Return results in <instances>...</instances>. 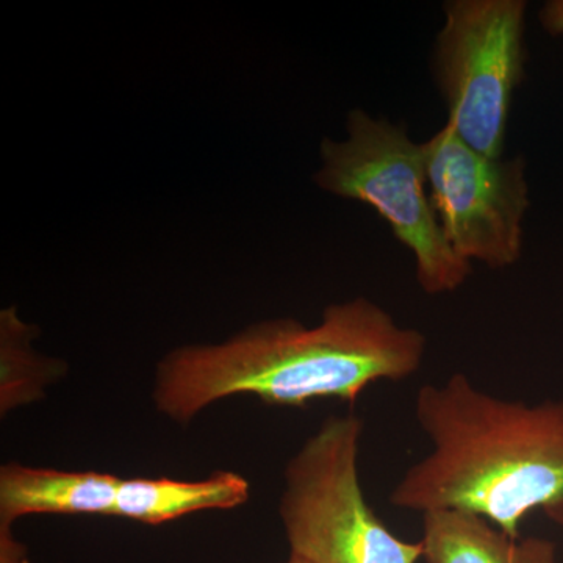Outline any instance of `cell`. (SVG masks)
<instances>
[{
	"label": "cell",
	"instance_id": "cell-9",
	"mask_svg": "<svg viewBox=\"0 0 563 563\" xmlns=\"http://www.w3.org/2000/svg\"><path fill=\"white\" fill-rule=\"evenodd\" d=\"M250 492L246 477L233 472H214L201 481L132 477L121 479L114 517L157 526L202 510L235 509Z\"/></svg>",
	"mask_w": 563,
	"mask_h": 563
},
{
	"label": "cell",
	"instance_id": "cell-1",
	"mask_svg": "<svg viewBox=\"0 0 563 563\" xmlns=\"http://www.w3.org/2000/svg\"><path fill=\"white\" fill-rule=\"evenodd\" d=\"M426 350L424 333L355 298L329 306L313 328L277 318L222 343L177 347L158 362L152 399L157 412L179 424L239 395L287 407L318 399L354 402L369 385L415 376Z\"/></svg>",
	"mask_w": 563,
	"mask_h": 563
},
{
	"label": "cell",
	"instance_id": "cell-11",
	"mask_svg": "<svg viewBox=\"0 0 563 563\" xmlns=\"http://www.w3.org/2000/svg\"><path fill=\"white\" fill-rule=\"evenodd\" d=\"M0 563H29L27 550L11 533V526L0 525Z\"/></svg>",
	"mask_w": 563,
	"mask_h": 563
},
{
	"label": "cell",
	"instance_id": "cell-12",
	"mask_svg": "<svg viewBox=\"0 0 563 563\" xmlns=\"http://www.w3.org/2000/svg\"><path fill=\"white\" fill-rule=\"evenodd\" d=\"M543 27L553 35H562L563 33V0H554L547 3L540 13Z\"/></svg>",
	"mask_w": 563,
	"mask_h": 563
},
{
	"label": "cell",
	"instance_id": "cell-13",
	"mask_svg": "<svg viewBox=\"0 0 563 563\" xmlns=\"http://www.w3.org/2000/svg\"><path fill=\"white\" fill-rule=\"evenodd\" d=\"M284 563H312L309 561H306V559L299 558V555L290 554V558H288L287 562Z\"/></svg>",
	"mask_w": 563,
	"mask_h": 563
},
{
	"label": "cell",
	"instance_id": "cell-4",
	"mask_svg": "<svg viewBox=\"0 0 563 563\" xmlns=\"http://www.w3.org/2000/svg\"><path fill=\"white\" fill-rule=\"evenodd\" d=\"M363 420L333 415L285 466L279 517L290 554L312 563H418L420 542L395 536L366 501Z\"/></svg>",
	"mask_w": 563,
	"mask_h": 563
},
{
	"label": "cell",
	"instance_id": "cell-5",
	"mask_svg": "<svg viewBox=\"0 0 563 563\" xmlns=\"http://www.w3.org/2000/svg\"><path fill=\"white\" fill-rule=\"evenodd\" d=\"M523 0H454L444 5L433 73L446 124L470 147L504 157L514 92L525 73Z\"/></svg>",
	"mask_w": 563,
	"mask_h": 563
},
{
	"label": "cell",
	"instance_id": "cell-3",
	"mask_svg": "<svg viewBox=\"0 0 563 563\" xmlns=\"http://www.w3.org/2000/svg\"><path fill=\"white\" fill-rule=\"evenodd\" d=\"M347 139L324 140L318 187L373 207L412 252L417 280L428 295L461 288L472 274L448 243L429 195L424 147L388 120L352 110Z\"/></svg>",
	"mask_w": 563,
	"mask_h": 563
},
{
	"label": "cell",
	"instance_id": "cell-8",
	"mask_svg": "<svg viewBox=\"0 0 563 563\" xmlns=\"http://www.w3.org/2000/svg\"><path fill=\"white\" fill-rule=\"evenodd\" d=\"M421 517L426 563H555L550 540L514 539L479 515L446 509Z\"/></svg>",
	"mask_w": 563,
	"mask_h": 563
},
{
	"label": "cell",
	"instance_id": "cell-6",
	"mask_svg": "<svg viewBox=\"0 0 563 563\" xmlns=\"http://www.w3.org/2000/svg\"><path fill=\"white\" fill-rule=\"evenodd\" d=\"M422 147L429 195L451 247L470 263L512 266L529 207L523 158L487 157L448 124Z\"/></svg>",
	"mask_w": 563,
	"mask_h": 563
},
{
	"label": "cell",
	"instance_id": "cell-2",
	"mask_svg": "<svg viewBox=\"0 0 563 563\" xmlns=\"http://www.w3.org/2000/svg\"><path fill=\"white\" fill-rule=\"evenodd\" d=\"M415 418L431 451L393 487L396 509L479 515L514 539L536 510L563 528V401H507L455 373L422 385Z\"/></svg>",
	"mask_w": 563,
	"mask_h": 563
},
{
	"label": "cell",
	"instance_id": "cell-7",
	"mask_svg": "<svg viewBox=\"0 0 563 563\" xmlns=\"http://www.w3.org/2000/svg\"><path fill=\"white\" fill-rule=\"evenodd\" d=\"M122 477L98 472H60L7 463L0 470V525L25 515L114 517Z\"/></svg>",
	"mask_w": 563,
	"mask_h": 563
},
{
	"label": "cell",
	"instance_id": "cell-10",
	"mask_svg": "<svg viewBox=\"0 0 563 563\" xmlns=\"http://www.w3.org/2000/svg\"><path fill=\"white\" fill-rule=\"evenodd\" d=\"M36 333L32 325L18 318L16 309L0 314V344H2V413L22 404L33 402L44 395V387L58 374V362L44 361L32 347Z\"/></svg>",
	"mask_w": 563,
	"mask_h": 563
}]
</instances>
